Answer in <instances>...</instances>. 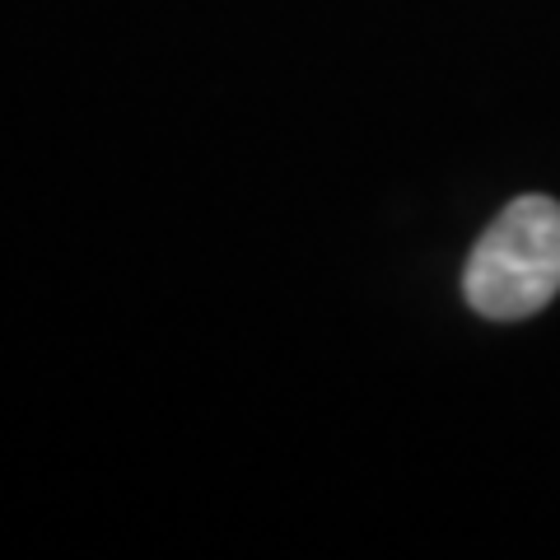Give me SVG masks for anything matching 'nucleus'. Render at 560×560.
<instances>
[{"label": "nucleus", "mask_w": 560, "mask_h": 560, "mask_svg": "<svg viewBox=\"0 0 560 560\" xmlns=\"http://www.w3.org/2000/svg\"><path fill=\"white\" fill-rule=\"evenodd\" d=\"M463 294L481 318H533L560 294V201L518 197L467 257Z\"/></svg>", "instance_id": "1"}]
</instances>
